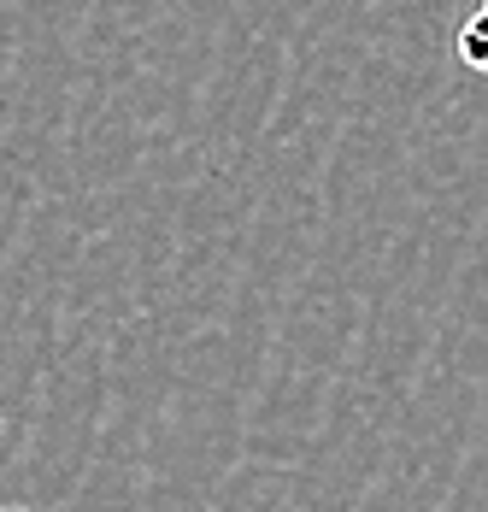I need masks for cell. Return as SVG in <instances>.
<instances>
[{
    "mask_svg": "<svg viewBox=\"0 0 488 512\" xmlns=\"http://www.w3.org/2000/svg\"><path fill=\"white\" fill-rule=\"evenodd\" d=\"M0 512H30V507H0Z\"/></svg>",
    "mask_w": 488,
    "mask_h": 512,
    "instance_id": "6da1fadb",
    "label": "cell"
}]
</instances>
